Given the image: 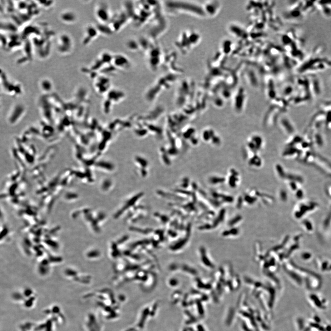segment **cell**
Wrapping results in <instances>:
<instances>
[{"label":"cell","instance_id":"obj_4","mask_svg":"<svg viewBox=\"0 0 331 331\" xmlns=\"http://www.w3.org/2000/svg\"><path fill=\"white\" fill-rule=\"evenodd\" d=\"M99 34L100 33L97 26L92 25H87L85 31L82 43L84 45H87L93 40L95 39Z\"/></svg>","mask_w":331,"mask_h":331},{"label":"cell","instance_id":"obj_7","mask_svg":"<svg viewBox=\"0 0 331 331\" xmlns=\"http://www.w3.org/2000/svg\"><path fill=\"white\" fill-rule=\"evenodd\" d=\"M60 20L63 23L67 24H73L77 20V16L72 11H64L60 14Z\"/></svg>","mask_w":331,"mask_h":331},{"label":"cell","instance_id":"obj_6","mask_svg":"<svg viewBox=\"0 0 331 331\" xmlns=\"http://www.w3.org/2000/svg\"><path fill=\"white\" fill-rule=\"evenodd\" d=\"M112 63L115 68L124 70L130 67V60L123 55H116L113 56Z\"/></svg>","mask_w":331,"mask_h":331},{"label":"cell","instance_id":"obj_9","mask_svg":"<svg viewBox=\"0 0 331 331\" xmlns=\"http://www.w3.org/2000/svg\"><path fill=\"white\" fill-rule=\"evenodd\" d=\"M319 7L320 11L325 16L328 17L331 16V2L329 3H328V2L326 3H320Z\"/></svg>","mask_w":331,"mask_h":331},{"label":"cell","instance_id":"obj_3","mask_svg":"<svg viewBox=\"0 0 331 331\" xmlns=\"http://www.w3.org/2000/svg\"><path fill=\"white\" fill-rule=\"evenodd\" d=\"M95 14L96 18L101 24H105L111 19V10L107 4L100 2L95 7Z\"/></svg>","mask_w":331,"mask_h":331},{"label":"cell","instance_id":"obj_5","mask_svg":"<svg viewBox=\"0 0 331 331\" xmlns=\"http://www.w3.org/2000/svg\"><path fill=\"white\" fill-rule=\"evenodd\" d=\"M111 82L110 78L105 76H97L95 77L94 87L97 91L102 93L107 91V88L111 86Z\"/></svg>","mask_w":331,"mask_h":331},{"label":"cell","instance_id":"obj_1","mask_svg":"<svg viewBox=\"0 0 331 331\" xmlns=\"http://www.w3.org/2000/svg\"><path fill=\"white\" fill-rule=\"evenodd\" d=\"M12 297L15 302L26 309L34 308L37 301V293L29 288L15 291L12 294Z\"/></svg>","mask_w":331,"mask_h":331},{"label":"cell","instance_id":"obj_2","mask_svg":"<svg viewBox=\"0 0 331 331\" xmlns=\"http://www.w3.org/2000/svg\"><path fill=\"white\" fill-rule=\"evenodd\" d=\"M73 47V42L70 35L66 33L61 34L57 40V49L62 55H67Z\"/></svg>","mask_w":331,"mask_h":331},{"label":"cell","instance_id":"obj_8","mask_svg":"<svg viewBox=\"0 0 331 331\" xmlns=\"http://www.w3.org/2000/svg\"><path fill=\"white\" fill-rule=\"evenodd\" d=\"M40 86L43 91L49 92L52 90L53 84L52 82L48 78H43L40 82Z\"/></svg>","mask_w":331,"mask_h":331}]
</instances>
